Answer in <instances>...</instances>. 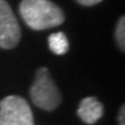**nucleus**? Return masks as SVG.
Segmentation results:
<instances>
[{
    "label": "nucleus",
    "mask_w": 125,
    "mask_h": 125,
    "mask_svg": "<svg viewBox=\"0 0 125 125\" xmlns=\"http://www.w3.org/2000/svg\"><path fill=\"white\" fill-rule=\"evenodd\" d=\"M20 15L34 30H44L60 26L65 21L62 8L50 0H22Z\"/></svg>",
    "instance_id": "obj_1"
},
{
    "label": "nucleus",
    "mask_w": 125,
    "mask_h": 125,
    "mask_svg": "<svg viewBox=\"0 0 125 125\" xmlns=\"http://www.w3.org/2000/svg\"><path fill=\"white\" fill-rule=\"evenodd\" d=\"M30 97L36 107L46 111H53L59 107L62 95L46 67H41L36 72L35 81L30 87Z\"/></svg>",
    "instance_id": "obj_2"
},
{
    "label": "nucleus",
    "mask_w": 125,
    "mask_h": 125,
    "mask_svg": "<svg viewBox=\"0 0 125 125\" xmlns=\"http://www.w3.org/2000/svg\"><path fill=\"white\" fill-rule=\"evenodd\" d=\"M0 125H35L27 101L18 95L2 98L0 101Z\"/></svg>",
    "instance_id": "obj_3"
},
{
    "label": "nucleus",
    "mask_w": 125,
    "mask_h": 125,
    "mask_svg": "<svg viewBox=\"0 0 125 125\" xmlns=\"http://www.w3.org/2000/svg\"><path fill=\"white\" fill-rule=\"evenodd\" d=\"M21 37V28L7 1L0 0V48L13 49Z\"/></svg>",
    "instance_id": "obj_4"
},
{
    "label": "nucleus",
    "mask_w": 125,
    "mask_h": 125,
    "mask_svg": "<svg viewBox=\"0 0 125 125\" xmlns=\"http://www.w3.org/2000/svg\"><path fill=\"white\" fill-rule=\"evenodd\" d=\"M78 116L86 124H94L102 118L103 116V104L94 96H87L79 104Z\"/></svg>",
    "instance_id": "obj_5"
},
{
    "label": "nucleus",
    "mask_w": 125,
    "mask_h": 125,
    "mask_svg": "<svg viewBox=\"0 0 125 125\" xmlns=\"http://www.w3.org/2000/svg\"><path fill=\"white\" fill-rule=\"evenodd\" d=\"M48 42H49L50 50L54 54L62 56V54H65L68 51V40L62 31L51 34L48 38Z\"/></svg>",
    "instance_id": "obj_6"
},
{
    "label": "nucleus",
    "mask_w": 125,
    "mask_h": 125,
    "mask_svg": "<svg viewBox=\"0 0 125 125\" xmlns=\"http://www.w3.org/2000/svg\"><path fill=\"white\" fill-rule=\"evenodd\" d=\"M115 36H116L118 48L124 52V50H125V18L124 16H122L118 20V22H117Z\"/></svg>",
    "instance_id": "obj_7"
},
{
    "label": "nucleus",
    "mask_w": 125,
    "mask_h": 125,
    "mask_svg": "<svg viewBox=\"0 0 125 125\" xmlns=\"http://www.w3.org/2000/svg\"><path fill=\"white\" fill-rule=\"evenodd\" d=\"M118 125H125V108L122 105L118 114Z\"/></svg>",
    "instance_id": "obj_8"
},
{
    "label": "nucleus",
    "mask_w": 125,
    "mask_h": 125,
    "mask_svg": "<svg viewBox=\"0 0 125 125\" xmlns=\"http://www.w3.org/2000/svg\"><path fill=\"white\" fill-rule=\"evenodd\" d=\"M80 5H83V6H94V5L101 2L102 0H76Z\"/></svg>",
    "instance_id": "obj_9"
}]
</instances>
